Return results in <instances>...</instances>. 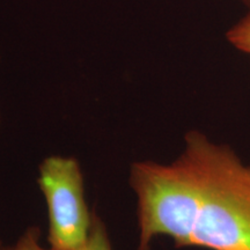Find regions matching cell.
Segmentation results:
<instances>
[{
    "instance_id": "cell-1",
    "label": "cell",
    "mask_w": 250,
    "mask_h": 250,
    "mask_svg": "<svg viewBox=\"0 0 250 250\" xmlns=\"http://www.w3.org/2000/svg\"><path fill=\"white\" fill-rule=\"evenodd\" d=\"M137 198L138 250L158 236L177 248L250 250V165L233 148L201 131L184 136V149L169 165H131Z\"/></svg>"
},
{
    "instance_id": "cell-3",
    "label": "cell",
    "mask_w": 250,
    "mask_h": 250,
    "mask_svg": "<svg viewBox=\"0 0 250 250\" xmlns=\"http://www.w3.org/2000/svg\"><path fill=\"white\" fill-rule=\"evenodd\" d=\"M226 39L233 48L250 56V12L227 30Z\"/></svg>"
},
{
    "instance_id": "cell-6",
    "label": "cell",
    "mask_w": 250,
    "mask_h": 250,
    "mask_svg": "<svg viewBox=\"0 0 250 250\" xmlns=\"http://www.w3.org/2000/svg\"><path fill=\"white\" fill-rule=\"evenodd\" d=\"M237 1H240L242 5L246 6L247 12H250V0H237Z\"/></svg>"
},
{
    "instance_id": "cell-5",
    "label": "cell",
    "mask_w": 250,
    "mask_h": 250,
    "mask_svg": "<svg viewBox=\"0 0 250 250\" xmlns=\"http://www.w3.org/2000/svg\"><path fill=\"white\" fill-rule=\"evenodd\" d=\"M40 229L35 226L27 228L15 243L2 247L0 250H52L50 247L45 248L40 243Z\"/></svg>"
},
{
    "instance_id": "cell-4",
    "label": "cell",
    "mask_w": 250,
    "mask_h": 250,
    "mask_svg": "<svg viewBox=\"0 0 250 250\" xmlns=\"http://www.w3.org/2000/svg\"><path fill=\"white\" fill-rule=\"evenodd\" d=\"M80 250H112L107 227L96 213H94L88 240Z\"/></svg>"
},
{
    "instance_id": "cell-2",
    "label": "cell",
    "mask_w": 250,
    "mask_h": 250,
    "mask_svg": "<svg viewBox=\"0 0 250 250\" xmlns=\"http://www.w3.org/2000/svg\"><path fill=\"white\" fill-rule=\"evenodd\" d=\"M37 183L48 208L49 247L80 250L89 237L94 212L86 203L79 161L73 156H48L41 162Z\"/></svg>"
},
{
    "instance_id": "cell-7",
    "label": "cell",
    "mask_w": 250,
    "mask_h": 250,
    "mask_svg": "<svg viewBox=\"0 0 250 250\" xmlns=\"http://www.w3.org/2000/svg\"><path fill=\"white\" fill-rule=\"evenodd\" d=\"M2 248V245H1V242H0V249H1Z\"/></svg>"
}]
</instances>
